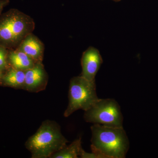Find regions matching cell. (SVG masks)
<instances>
[{"label":"cell","mask_w":158,"mask_h":158,"mask_svg":"<svg viewBox=\"0 0 158 158\" xmlns=\"http://www.w3.org/2000/svg\"><path fill=\"white\" fill-rule=\"evenodd\" d=\"M90 148L101 158H124L130 141L122 127H113L98 124L91 127Z\"/></svg>","instance_id":"cell-1"},{"label":"cell","mask_w":158,"mask_h":158,"mask_svg":"<svg viewBox=\"0 0 158 158\" xmlns=\"http://www.w3.org/2000/svg\"><path fill=\"white\" fill-rule=\"evenodd\" d=\"M68 141L62 135L60 125L56 121L43 122L36 132L26 141L25 146L32 158H51L67 145Z\"/></svg>","instance_id":"cell-2"},{"label":"cell","mask_w":158,"mask_h":158,"mask_svg":"<svg viewBox=\"0 0 158 158\" xmlns=\"http://www.w3.org/2000/svg\"><path fill=\"white\" fill-rule=\"evenodd\" d=\"M35 27L31 16L18 9H10L0 15V45L15 49Z\"/></svg>","instance_id":"cell-3"},{"label":"cell","mask_w":158,"mask_h":158,"mask_svg":"<svg viewBox=\"0 0 158 158\" xmlns=\"http://www.w3.org/2000/svg\"><path fill=\"white\" fill-rule=\"evenodd\" d=\"M68 98L64 117H69L78 110L87 111L99 99L97 94L96 83L81 76L73 77L69 82Z\"/></svg>","instance_id":"cell-4"},{"label":"cell","mask_w":158,"mask_h":158,"mask_svg":"<svg viewBox=\"0 0 158 158\" xmlns=\"http://www.w3.org/2000/svg\"><path fill=\"white\" fill-rule=\"evenodd\" d=\"M85 112L84 118L87 122L109 127H123L121 108L114 99H99Z\"/></svg>","instance_id":"cell-5"},{"label":"cell","mask_w":158,"mask_h":158,"mask_svg":"<svg viewBox=\"0 0 158 158\" xmlns=\"http://www.w3.org/2000/svg\"><path fill=\"white\" fill-rule=\"evenodd\" d=\"M48 75L42 62H37L34 67L25 71L24 90L38 93L45 90L48 81Z\"/></svg>","instance_id":"cell-6"},{"label":"cell","mask_w":158,"mask_h":158,"mask_svg":"<svg viewBox=\"0 0 158 158\" xmlns=\"http://www.w3.org/2000/svg\"><path fill=\"white\" fill-rule=\"evenodd\" d=\"M102 62V58L98 50L89 47L82 54V73L80 76L90 81L95 82V77Z\"/></svg>","instance_id":"cell-7"},{"label":"cell","mask_w":158,"mask_h":158,"mask_svg":"<svg viewBox=\"0 0 158 158\" xmlns=\"http://www.w3.org/2000/svg\"><path fill=\"white\" fill-rule=\"evenodd\" d=\"M17 49L22 51L34 59L35 62H42L44 55L43 43L31 33L22 41Z\"/></svg>","instance_id":"cell-8"},{"label":"cell","mask_w":158,"mask_h":158,"mask_svg":"<svg viewBox=\"0 0 158 158\" xmlns=\"http://www.w3.org/2000/svg\"><path fill=\"white\" fill-rule=\"evenodd\" d=\"M8 62L10 67L26 71L34 67L36 62L22 51L15 49H9Z\"/></svg>","instance_id":"cell-9"},{"label":"cell","mask_w":158,"mask_h":158,"mask_svg":"<svg viewBox=\"0 0 158 158\" xmlns=\"http://www.w3.org/2000/svg\"><path fill=\"white\" fill-rule=\"evenodd\" d=\"M25 71L10 67L4 73L2 79V87L24 90Z\"/></svg>","instance_id":"cell-10"},{"label":"cell","mask_w":158,"mask_h":158,"mask_svg":"<svg viewBox=\"0 0 158 158\" xmlns=\"http://www.w3.org/2000/svg\"><path fill=\"white\" fill-rule=\"evenodd\" d=\"M81 138H78L69 145H66L62 149L55 153L51 158H77L80 157L83 150Z\"/></svg>","instance_id":"cell-11"},{"label":"cell","mask_w":158,"mask_h":158,"mask_svg":"<svg viewBox=\"0 0 158 158\" xmlns=\"http://www.w3.org/2000/svg\"><path fill=\"white\" fill-rule=\"evenodd\" d=\"M9 49L0 45V70L5 73L10 68L8 62Z\"/></svg>","instance_id":"cell-12"},{"label":"cell","mask_w":158,"mask_h":158,"mask_svg":"<svg viewBox=\"0 0 158 158\" xmlns=\"http://www.w3.org/2000/svg\"><path fill=\"white\" fill-rule=\"evenodd\" d=\"M10 0H0V15H2L4 8L8 6Z\"/></svg>","instance_id":"cell-13"},{"label":"cell","mask_w":158,"mask_h":158,"mask_svg":"<svg viewBox=\"0 0 158 158\" xmlns=\"http://www.w3.org/2000/svg\"><path fill=\"white\" fill-rule=\"evenodd\" d=\"M4 73V72L0 70V87L2 86V79Z\"/></svg>","instance_id":"cell-14"},{"label":"cell","mask_w":158,"mask_h":158,"mask_svg":"<svg viewBox=\"0 0 158 158\" xmlns=\"http://www.w3.org/2000/svg\"><path fill=\"white\" fill-rule=\"evenodd\" d=\"M112 1H115V2H119V1H121V0H112Z\"/></svg>","instance_id":"cell-15"}]
</instances>
